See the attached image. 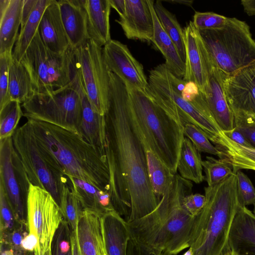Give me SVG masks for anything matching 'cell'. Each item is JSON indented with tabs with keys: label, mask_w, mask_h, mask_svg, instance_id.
<instances>
[{
	"label": "cell",
	"mask_w": 255,
	"mask_h": 255,
	"mask_svg": "<svg viewBox=\"0 0 255 255\" xmlns=\"http://www.w3.org/2000/svg\"><path fill=\"white\" fill-rule=\"evenodd\" d=\"M221 255H232V252L229 250L223 253Z\"/></svg>",
	"instance_id": "cell-56"
},
{
	"label": "cell",
	"mask_w": 255,
	"mask_h": 255,
	"mask_svg": "<svg viewBox=\"0 0 255 255\" xmlns=\"http://www.w3.org/2000/svg\"><path fill=\"white\" fill-rule=\"evenodd\" d=\"M223 74L224 94L235 127L255 126V64L231 76Z\"/></svg>",
	"instance_id": "cell-13"
},
{
	"label": "cell",
	"mask_w": 255,
	"mask_h": 255,
	"mask_svg": "<svg viewBox=\"0 0 255 255\" xmlns=\"http://www.w3.org/2000/svg\"><path fill=\"white\" fill-rule=\"evenodd\" d=\"M125 0V13L116 21L127 38L151 42L154 24L148 0Z\"/></svg>",
	"instance_id": "cell-17"
},
{
	"label": "cell",
	"mask_w": 255,
	"mask_h": 255,
	"mask_svg": "<svg viewBox=\"0 0 255 255\" xmlns=\"http://www.w3.org/2000/svg\"><path fill=\"white\" fill-rule=\"evenodd\" d=\"M223 132L229 139L237 144L246 147H253L245 136L237 128L235 127L231 130Z\"/></svg>",
	"instance_id": "cell-46"
},
{
	"label": "cell",
	"mask_w": 255,
	"mask_h": 255,
	"mask_svg": "<svg viewBox=\"0 0 255 255\" xmlns=\"http://www.w3.org/2000/svg\"><path fill=\"white\" fill-rule=\"evenodd\" d=\"M192 183L177 173L173 181L151 213L128 223L130 237L163 255H177L190 248L195 217L183 205L192 193Z\"/></svg>",
	"instance_id": "cell-2"
},
{
	"label": "cell",
	"mask_w": 255,
	"mask_h": 255,
	"mask_svg": "<svg viewBox=\"0 0 255 255\" xmlns=\"http://www.w3.org/2000/svg\"><path fill=\"white\" fill-rule=\"evenodd\" d=\"M204 191L205 204L194 218L190 247L193 255H221L230 250L231 227L242 206L236 173L216 184L205 187Z\"/></svg>",
	"instance_id": "cell-4"
},
{
	"label": "cell",
	"mask_w": 255,
	"mask_h": 255,
	"mask_svg": "<svg viewBox=\"0 0 255 255\" xmlns=\"http://www.w3.org/2000/svg\"><path fill=\"white\" fill-rule=\"evenodd\" d=\"M20 103L10 100L0 109V140L12 137L23 116Z\"/></svg>",
	"instance_id": "cell-35"
},
{
	"label": "cell",
	"mask_w": 255,
	"mask_h": 255,
	"mask_svg": "<svg viewBox=\"0 0 255 255\" xmlns=\"http://www.w3.org/2000/svg\"><path fill=\"white\" fill-rule=\"evenodd\" d=\"M0 235L12 232L15 217L3 186L0 184Z\"/></svg>",
	"instance_id": "cell-42"
},
{
	"label": "cell",
	"mask_w": 255,
	"mask_h": 255,
	"mask_svg": "<svg viewBox=\"0 0 255 255\" xmlns=\"http://www.w3.org/2000/svg\"><path fill=\"white\" fill-rule=\"evenodd\" d=\"M21 107L27 119L52 124L80 135L82 108L75 77L63 88L47 94H35Z\"/></svg>",
	"instance_id": "cell-10"
},
{
	"label": "cell",
	"mask_w": 255,
	"mask_h": 255,
	"mask_svg": "<svg viewBox=\"0 0 255 255\" xmlns=\"http://www.w3.org/2000/svg\"><path fill=\"white\" fill-rule=\"evenodd\" d=\"M232 255H240V254H237L235 253L232 252Z\"/></svg>",
	"instance_id": "cell-59"
},
{
	"label": "cell",
	"mask_w": 255,
	"mask_h": 255,
	"mask_svg": "<svg viewBox=\"0 0 255 255\" xmlns=\"http://www.w3.org/2000/svg\"><path fill=\"white\" fill-rule=\"evenodd\" d=\"M0 184L4 189L15 221L19 224H26L24 213L26 200L13 164L11 137L0 140Z\"/></svg>",
	"instance_id": "cell-16"
},
{
	"label": "cell",
	"mask_w": 255,
	"mask_h": 255,
	"mask_svg": "<svg viewBox=\"0 0 255 255\" xmlns=\"http://www.w3.org/2000/svg\"><path fill=\"white\" fill-rule=\"evenodd\" d=\"M239 198L242 206L253 205L255 188L249 177L241 170L236 172Z\"/></svg>",
	"instance_id": "cell-43"
},
{
	"label": "cell",
	"mask_w": 255,
	"mask_h": 255,
	"mask_svg": "<svg viewBox=\"0 0 255 255\" xmlns=\"http://www.w3.org/2000/svg\"><path fill=\"white\" fill-rule=\"evenodd\" d=\"M184 135L190 140L200 152L207 153L218 157L220 155V151L212 144L207 135L196 126L191 124H184Z\"/></svg>",
	"instance_id": "cell-38"
},
{
	"label": "cell",
	"mask_w": 255,
	"mask_h": 255,
	"mask_svg": "<svg viewBox=\"0 0 255 255\" xmlns=\"http://www.w3.org/2000/svg\"><path fill=\"white\" fill-rule=\"evenodd\" d=\"M126 255H163L161 253L152 250L139 243L130 237L128 241Z\"/></svg>",
	"instance_id": "cell-45"
},
{
	"label": "cell",
	"mask_w": 255,
	"mask_h": 255,
	"mask_svg": "<svg viewBox=\"0 0 255 255\" xmlns=\"http://www.w3.org/2000/svg\"><path fill=\"white\" fill-rule=\"evenodd\" d=\"M101 216L93 211H83L76 231L81 255H108L103 237Z\"/></svg>",
	"instance_id": "cell-23"
},
{
	"label": "cell",
	"mask_w": 255,
	"mask_h": 255,
	"mask_svg": "<svg viewBox=\"0 0 255 255\" xmlns=\"http://www.w3.org/2000/svg\"><path fill=\"white\" fill-rule=\"evenodd\" d=\"M12 59V53L0 54V109L11 100L9 95V79Z\"/></svg>",
	"instance_id": "cell-40"
},
{
	"label": "cell",
	"mask_w": 255,
	"mask_h": 255,
	"mask_svg": "<svg viewBox=\"0 0 255 255\" xmlns=\"http://www.w3.org/2000/svg\"><path fill=\"white\" fill-rule=\"evenodd\" d=\"M200 152L185 137L182 144L177 170L183 178L199 184L205 180Z\"/></svg>",
	"instance_id": "cell-30"
},
{
	"label": "cell",
	"mask_w": 255,
	"mask_h": 255,
	"mask_svg": "<svg viewBox=\"0 0 255 255\" xmlns=\"http://www.w3.org/2000/svg\"><path fill=\"white\" fill-rule=\"evenodd\" d=\"M35 94L30 76L24 65L12 59L9 69V95L21 104Z\"/></svg>",
	"instance_id": "cell-32"
},
{
	"label": "cell",
	"mask_w": 255,
	"mask_h": 255,
	"mask_svg": "<svg viewBox=\"0 0 255 255\" xmlns=\"http://www.w3.org/2000/svg\"><path fill=\"white\" fill-rule=\"evenodd\" d=\"M228 246L232 252L255 255V215L246 206L240 208L233 220Z\"/></svg>",
	"instance_id": "cell-22"
},
{
	"label": "cell",
	"mask_w": 255,
	"mask_h": 255,
	"mask_svg": "<svg viewBox=\"0 0 255 255\" xmlns=\"http://www.w3.org/2000/svg\"><path fill=\"white\" fill-rule=\"evenodd\" d=\"M147 172L152 191L160 201L172 184L175 174L149 149H146Z\"/></svg>",
	"instance_id": "cell-33"
},
{
	"label": "cell",
	"mask_w": 255,
	"mask_h": 255,
	"mask_svg": "<svg viewBox=\"0 0 255 255\" xmlns=\"http://www.w3.org/2000/svg\"><path fill=\"white\" fill-rule=\"evenodd\" d=\"M206 202L205 195L190 193L185 196L183 205L186 211L192 216H196L203 209Z\"/></svg>",
	"instance_id": "cell-44"
},
{
	"label": "cell",
	"mask_w": 255,
	"mask_h": 255,
	"mask_svg": "<svg viewBox=\"0 0 255 255\" xmlns=\"http://www.w3.org/2000/svg\"><path fill=\"white\" fill-rule=\"evenodd\" d=\"M183 255H193L192 248L190 247L189 249L183 254Z\"/></svg>",
	"instance_id": "cell-55"
},
{
	"label": "cell",
	"mask_w": 255,
	"mask_h": 255,
	"mask_svg": "<svg viewBox=\"0 0 255 255\" xmlns=\"http://www.w3.org/2000/svg\"><path fill=\"white\" fill-rule=\"evenodd\" d=\"M199 32L212 61L226 75L255 64V40L246 22L228 17L222 27Z\"/></svg>",
	"instance_id": "cell-8"
},
{
	"label": "cell",
	"mask_w": 255,
	"mask_h": 255,
	"mask_svg": "<svg viewBox=\"0 0 255 255\" xmlns=\"http://www.w3.org/2000/svg\"><path fill=\"white\" fill-rule=\"evenodd\" d=\"M227 18L212 12H196L192 22L198 30L215 29L224 26Z\"/></svg>",
	"instance_id": "cell-41"
},
{
	"label": "cell",
	"mask_w": 255,
	"mask_h": 255,
	"mask_svg": "<svg viewBox=\"0 0 255 255\" xmlns=\"http://www.w3.org/2000/svg\"><path fill=\"white\" fill-rule=\"evenodd\" d=\"M109 1L111 7L117 11L120 17L124 15L126 11L125 0H109Z\"/></svg>",
	"instance_id": "cell-50"
},
{
	"label": "cell",
	"mask_w": 255,
	"mask_h": 255,
	"mask_svg": "<svg viewBox=\"0 0 255 255\" xmlns=\"http://www.w3.org/2000/svg\"><path fill=\"white\" fill-rule=\"evenodd\" d=\"M87 28L90 39L102 47L111 40L109 0H85Z\"/></svg>",
	"instance_id": "cell-25"
},
{
	"label": "cell",
	"mask_w": 255,
	"mask_h": 255,
	"mask_svg": "<svg viewBox=\"0 0 255 255\" xmlns=\"http://www.w3.org/2000/svg\"><path fill=\"white\" fill-rule=\"evenodd\" d=\"M168 2L172 3H178L179 4H184L188 6H191L193 3L192 0H167Z\"/></svg>",
	"instance_id": "cell-54"
},
{
	"label": "cell",
	"mask_w": 255,
	"mask_h": 255,
	"mask_svg": "<svg viewBox=\"0 0 255 255\" xmlns=\"http://www.w3.org/2000/svg\"><path fill=\"white\" fill-rule=\"evenodd\" d=\"M51 1V0H37L27 22L21 27L12 51L13 59L20 62L37 33L43 14Z\"/></svg>",
	"instance_id": "cell-31"
},
{
	"label": "cell",
	"mask_w": 255,
	"mask_h": 255,
	"mask_svg": "<svg viewBox=\"0 0 255 255\" xmlns=\"http://www.w3.org/2000/svg\"><path fill=\"white\" fill-rule=\"evenodd\" d=\"M45 255H52L51 250H49Z\"/></svg>",
	"instance_id": "cell-58"
},
{
	"label": "cell",
	"mask_w": 255,
	"mask_h": 255,
	"mask_svg": "<svg viewBox=\"0 0 255 255\" xmlns=\"http://www.w3.org/2000/svg\"><path fill=\"white\" fill-rule=\"evenodd\" d=\"M38 31L42 42L51 51L64 54L70 48L57 0H51L46 8Z\"/></svg>",
	"instance_id": "cell-21"
},
{
	"label": "cell",
	"mask_w": 255,
	"mask_h": 255,
	"mask_svg": "<svg viewBox=\"0 0 255 255\" xmlns=\"http://www.w3.org/2000/svg\"><path fill=\"white\" fill-rule=\"evenodd\" d=\"M75 64L94 110L105 116L109 107L110 77L103 47L89 39L73 50Z\"/></svg>",
	"instance_id": "cell-11"
},
{
	"label": "cell",
	"mask_w": 255,
	"mask_h": 255,
	"mask_svg": "<svg viewBox=\"0 0 255 255\" xmlns=\"http://www.w3.org/2000/svg\"><path fill=\"white\" fill-rule=\"evenodd\" d=\"M11 138L12 153L19 160L29 184L46 190L59 206L69 178L38 142L29 121L17 128Z\"/></svg>",
	"instance_id": "cell-7"
},
{
	"label": "cell",
	"mask_w": 255,
	"mask_h": 255,
	"mask_svg": "<svg viewBox=\"0 0 255 255\" xmlns=\"http://www.w3.org/2000/svg\"><path fill=\"white\" fill-rule=\"evenodd\" d=\"M37 244V237L33 234L28 233L23 238L21 246L24 251L34 252Z\"/></svg>",
	"instance_id": "cell-48"
},
{
	"label": "cell",
	"mask_w": 255,
	"mask_h": 255,
	"mask_svg": "<svg viewBox=\"0 0 255 255\" xmlns=\"http://www.w3.org/2000/svg\"><path fill=\"white\" fill-rule=\"evenodd\" d=\"M6 243L1 241L0 255H15L11 248H7Z\"/></svg>",
	"instance_id": "cell-53"
},
{
	"label": "cell",
	"mask_w": 255,
	"mask_h": 255,
	"mask_svg": "<svg viewBox=\"0 0 255 255\" xmlns=\"http://www.w3.org/2000/svg\"><path fill=\"white\" fill-rule=\"evenodd\" d=\"M67 176L69 185L83 210L93 211L101 216L115 210L109 192L99 189L82 179Z\"/></svg>",
	"instance_id": "cell-27"
},
{
	"label": "cell",
	"mask_w": 255,
	"mask_h": 255,
	"mask_svg": "<svg viewBox=\"0 0 255 255\" xmlns=\"http://www.w3.org/2000/svg\"><path fill=\"white\" fill-rule=\"evenodd\" d=\"M59 207L72 231L76 232L79 219L84 210L72 192L68 182L64 186Z\"/></svg>",
	"instance_id": "cell-36"
},
{
	"label": "cell",
	"mask_w": 255,
	"mask_h": 255,
	"mask_svg": "<svg viewBox=\"0 0 255 255\" xmlns=\"http://www.w3.org/2000/svg\"><path fill=\"white\" fill-rule=\"evenodd\" d=\"M71 238L72 244V255H81L78 244L77 232H71Z\"/></svg>",
	"instance_id": "cell-52"
},
{
	"label": "cell",
	"mask_w": 255,
	"mask_h": 255,
	"mask_svg": "<svg viewBox=\"0 0 255 255\" xmlns=\"http://www.w3.org/2000/svg\"><path fill=\"white\" fill-rule=\"evenodd\" d=\"M109 107L105 115L110 174L109 193L115 210L127 222L152 212L160 201L149 180L146 146L137 126L127 86L110 72Z\"/></svg>",
	"instance_id": "cell-1"
},
{
	"label": "cell",
	"mask_w": 255,
	"mask_h": 255,
	"mask_svg": "<svg viewBox=\"0 0 255 255\" xmlns=\"http://www.w3.org/2000/svg\"><path fill=\"white\" fill-rule=\"evenodd\" d=\"M202 164L208 186L220 182L234 172L231 165L222 159L207 156L205 160H202Z\"/></svg>",
	"instance_id": "cell-37"
},
{
	"label": "cell",
	"mask_w": 255,
	"mask_h": 255,
	"mask_svg": "<svg viewBox=\"0 0 255 255\" xmlns=\"http://www.w3.org/2000/svg\"><path fill=\"white\" fill-rule=\"evenodd\" d=\"M84 0H58L70 47L72 50L77 49L90 39Z\"/></svg>",
	"instance_id": "cell-20"
},
{
	"label": "cell",
	"mask_w": 255,
	"mask_h": 255,
	"mask_svg": "<svg viewBox=\"0 0 255 255\" xmlns=\"http://www.w3.org/2000/svg\"><path fill=\"white\" fill-rule=\"evenodd\" d=\"M208 74V85L203 94L214 119L222 130H231L235 128V119L224 94V74L215 64Z\"/></svg>",
	"instance_id": "cell-19"
},
{
	"label": "cell",
	"mask_w": 255,
	"mask_h": 255,
	"mask_svg": "<svg viewBox=\"0 0 255 255\" xmlns=\"http://www.w3.org/2000/svg\"><path fill=\"white\" fill-rule=\"evenodd\" d=\"M186 82L175 76L165 63L160 64L150 71L146 91L156 101L177 113L183 125L196 126L215 144L222 130L201 92L192 101L182 98Z\"/></svg>",
	"instance_id": "cell-6"
},
{
	"label": "cell",
	"mask_w": 255,
	"mask_h": 255,
	"mask_svg": "<svg viewBox=\"0 0 255 255\" xmlns=\"http://www.w3.org/2000/svg\"><path fill=\"white\" fill-rule=\"evenodd\" d=\"M127 88L137 126L146 148L176 174L185 137L184 125L179 116L155 101L146 91Z\"/></svg>",
	"instance_id": "cell-5"
},
{
	"label": "cell",
	"mask_w": 255,
	"mask_h": 255,
	"mask_svg": "<svg viewBox=\"0 0 255 255\" xmlns=\"http://www.w3.org/2000/svg\"><path fill=\"white\" fill-rule=\"evenodd\" d=\"M215 146L220 151L219 158L228 162L236 173L241 169L255 171V148L242 146L231 140L223 131Z\"/></svg>",
	"instance_id": "cell-29"
},
{
	"label": "cell",
	"mask_w": 255,
	"mask_h": 255,
	"mask_svg": "<svg viewBox=\"0 0 255 255\" xmlns=\"http://www.w3.org/2000/svg\"><path fill=\"white\" fill-rule=\"evenodd\" d=\"M241 4L248 15H255V0H242Z\"/></svg>",
	"instance_id": "cell-51"
},
{
	"label": "cell",
	"mask_w": 255,
	"mask_h": 255,
	"mask_svg": "<svg viewBox=\"0 0 255 255\" xmlns=\"http://www.w3.org/2000/svg\"><path fill=\"white\" fill-rule=\"evenodd\" d=\"M27 119L38 142L65 175L109 192L110 174L106 154L75 133L44 122Z\"/></svg>",
	"instance_id": "cell-3"
},
{
	"label": "cell",
	"mask_w": 255,
	"mask_h": 255,
	"mask_svg": "<svg viewBox=\"0 0 255 255\" xmlns=\"http://www.w3.org/2000/svg\"><path fill=\"white\" fill-rule=\"evenodd\" d=\"M253 205H254V210H253V213L255 215V201L254 203L253 204Z\"/></svg>",
	"instance_id": "cell-57"
},
{
	"label": "cell",
	"mask_w": 255,
	"mask_h": 255,
	"mask_svg": "<svg viewBox=\"0 0 255 255\" xmlns=\"http://www.w3.org/2000/svg\"><path fill=\"white\" fill-rule=\"evenodd\" d=\"M245 136L253 148H255V126L236 127Z\"/></svg>",
	"instance_id": "cell-49"
},
{
	"label": "cell",
	"mask_w": 255,
	"mask_h": 255,
	"mask_svg": "<svg viewBox=\"0 0 255 255\" xmlns=\"http://www.w3.org/2000/svg\"><path fill=\"white\" fill-rule=\"evenodd\" d=\"M37 1V0H24L22 11L21 27H23L27 22Z\"/></svg>",
	"instance_id": "cell-47"
},
{
	"label": "cell",
	"mask_w": 255,
	"mask_h": 255,
	"mask_svg": "<svg viewBox=\"0 0 255 255\" xmlns=\"http://www.w3.org/2000/svg\"><path fill=\"white\" fill-rule=\"evenodd\" d=\"M103 240L108 255H126L130 234L127 221L115 210L101 216Z\"/></svg>",
	"instance_id": "cell-26"
},
{
	"label": "cell",
	"mask_w": 255,
	"mask_h": 255,
	"mask_svg": "<svg viewBox=\"0 0 255 255\" xmlns=\"http://www.w3.org/2000/svg\"><path fill=\"white\" fill-rule=\"evenodd\" d=\"M103 53L109 71L118 76L126 86L146 91L148 84L143 66L126 45L112 39L103 47Z\"/></svg>",
	"instance_id": "cell-14"
},
{
	"label": "cell",
	"mask_w": 255,
	"mask_h": 255,
	"mask_svg": "<svg viewBox=\"0 0 255 255\" xmlns=\"http://www.w3.org/2000/svg\"><path fill=\"white\" fill-rule=\"evenodd\" d=\"M71 232L69 225L64 219L53 239L50 249L52 255H72Z\"/></svg>",
	"instance_id": "cell-39"
},
{
	"label": "cell",
	"mask_w": 255,
	"mask_h": 255,
	"mask_svg": "<svg viewBox=\"0 0 255 255\" xmlns=\"http://www.w3.org/2000/svg\"><path fill=\"white\" fill-rule=\"evenodd\" d=\"M76 70V87L82 108L80 135L85 140L106 154L107 141L105 116L94 110L84 89L79 72L77 69Z\"/></svg>",
	"instance_id": "cell-18"
},
{
	"label": "cell",
	"mask_w": 255,
	"mask_h": 255,
	"mask_svg": "<svg viewBox=\"0 0 255 255\" xmlns=\"http://www.w3.org/2000/svg\"><path fill=\"white\" fill-rule=\"evenodd\" d=\"M20 62L27 70L35 94H47L70 85L76 74L73 50L55 53L43 43L38 30Z\"/></svg>",
	"instance_id": "cell-9"
},
{
	"label": "cell",
	"mask_w": 255,
	"mask_h": 255,
	"mask_svg": "<svg viewBox=\"0 0 255 255\" xmlns=\"http://www.w3.org/2000/svg\"><path fill=\"white\" fill-rule=\"evenodd\" d=\"M24 0H0V54L12 53L21 23Z\"/></svg>",
	"instance_id": "cell-24"
},
{
	"label": "cell",
	"mask_w": 255,
	"mask_h": 255,
	"mask_svg": "<svg viewBox=\"0 0 255 255\" xmlns=\"http://www.w3.org/2000/svg\"><path fill=\"white\" fill-rule=\"evenodd\" d=\"M157 16L163 29L169 36L182 60L186 61V49L183 29L174 14L163 5L161 0L154 3Z\"/></svg>",
	"instance_id": "cell-34"
},
{
	"label": "cell",
	"mask_w": 255,
	"mask_h": 255,
	"mask_svg": "<svg viewBox=\"0 0 255 255\" xmlns=\"http://www.w3.org/2000/svg\"><path fill=\"white\" fill-rule=\"evenodd\" d=\"M183 29L186 61L183 79L194 82L204 93L208 85V72L214 63L206 49L199 30L193 22L190 21Z\"/></svg>",
	"instance_id": "cell-15"
},
{
	"label": "cell",
	"mask_w": 255,
	"mask_h": 255,
	"mask_svg": "<svg viewBox=\"0 0 255 255\" xmlns=\"http://www.w3.org/2000/svg\"><path fill=\"white\" fill-rule=\"evenodd\" d=\"M153 20L154 34L151 42L162 54L165 59V64L177 77H183L185 63L181 59L174 44L163 29L154 8V1L148 0Z\"/></svg>",
	"instance_id": "cell-28"
},
{
	"label": "cell",
	"mask_w": 255,
	"mask_h": 255,
	"mask_svg": "<svg viewBox=\"0 0 255 255\" xmlns=\"http://www.w3.org/2000/svg\"><path fill=\"white\" fill-rule=\"evenodd\" d=\"M28 233L38 244L34 255H45L51 249L54 236L64 219L61 209L46 190L30 185L26 201Z\"/></svg>",
	"instance_id": "cell-12"
}]
</instances>
